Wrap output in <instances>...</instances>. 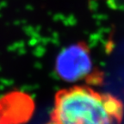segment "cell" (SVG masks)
<instances>
[{"mask_svg": "<svg viewBox=\"0 0 124 124\" xmlns=\"http://www.w3.org/2000/svg\"><path fill=\"white\" fill-rule=\"evenodd\" d=\"M52 121L55 124H117L104 97L85 87L64 90L55 97Z\"/></svg>", "mask_w": 124, "mask_h": 124, "instance_id": "1", "label": "cell"}, {"mask_svg": "<svg viewBox=\"0 0 124 124\" xmlns=\"http://www.w3.org/2000/svg\"><path fill=\"white\" fill-rule=\"evenodd\" d=\"M93 69L90 49L84 42L72 44L63 48L55 60L56 73L61 79L70 83L85 78H94L97 83L98 77L93 74Z\"/></svg>", "mask_w": 124, "mask_h": 124, "instance_id": "2", "label": "cell"}]
</instances>
